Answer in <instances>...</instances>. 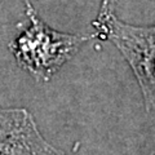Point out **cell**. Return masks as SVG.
Instances as JSON below:
<instances>
[{
  "label": "cell",
  "instance_id": "obj_1",
  "mask_svg": "<svg viewBox=\"0 0 155 155\" xmlns=\"http://www.w3.org/2000/svg\"><path fill=\"white\" fill-rule=\"evenodd\" d=\"M30 25L9 44L18 67L38 81H48L74 57L80 47L96 38L57 31L39 17L30 0H23Z\"/></svg>",
  "mask_w": 155,
  "mask_h": 155
},
{
  "label": "cell",
  "instance_id": "obj_5",
  "mask_svg": "<svg viewBox=\"0 0 155 155\" xmlns=\"http://www.w3.org/2000/svg\"><path fill=\"white\" fill-rule=\"evenodd\" d=\"M149 155H155V150H154V151H153V153H150Z\"/></svg>",
  "mask_w": 155,
  "mask_h": 155
},
{
  "label": "cell",
  "instance_id": "obj_2",
  "mask_svg": "<svg viewBox=\"0 0 155 155\" xmlns=\"http://www.w3.org/2000/svg\"><path fill=\"white\" fill-rule=\"evenodd\" d=\"M93 27L94 36L110 40L128 62L141 89L145 109L155 115V25L133 26L110 12L98 14Z\"/></svg>",
  "mask_w": 155,
  "mask_h": 155
},
{
  "label": "cell",
  "instance_id": "obj_3",
  "mask_svg": "<svg viewBox=\"0 0 155 155\" xmlns=\"http://www.w3.org/2000/svg\"><path fill=\"white\" fill-rule=\"evenodd\" d=\"M0 155H66L43 137L31 113L0 107Z\"/></svg>",
  "mask_w": 155,
  "mask_h": 155
},
{
  "label": "cell",
  "instance_id": "obj_4",
  "mask_svg": "<svg viewBox=\"0 0 155 155\" xmlns=\"http://www.w3.org/2000/svg\"><path fill=\"white\" fill-rule=\"evenodd\" d=\"M115 0H101V8L98 14H106L110 12H114Z\"/></svg>",
  "mask_w": 155,
  "mask_h": 155
}]
</instances>
